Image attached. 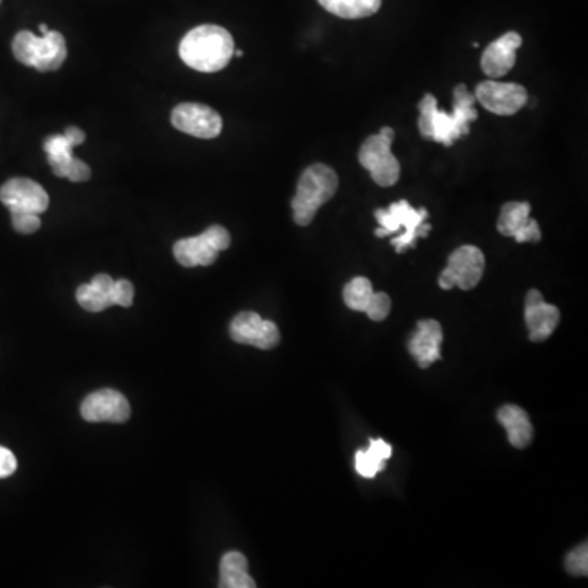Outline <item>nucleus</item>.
I'll return each mask as SVG.
<instances>
[{
  "instance_id": "f257e3e1",
  "label": "nucleus",
  "mask_w": 588,
  "mask_h": 588,
  "mask_svg": "<svg viewBox=\"0 0 588 588\" xmlns=\"http://www.w3.org/2000/svg\"><path fill=\"white\" fill-rule=\"evenodd\" d=\"M476 97L464 84L456 85L453 92V113L438 108L437 98L425 94L419 103V130L422 138L443 146H453L458 139L469 134V126L477 120Z\"/></svg>"
},
{
  "instance_id": "f03ea898",
  "label": "nucleus",
  "mask_w": 588,
  "mask_h": 588,
  "mask_svg": "<svg viewBox=\"0 0 588 588\" xmlns=\"http://www.w3.org/2000/svg\"><path fill=\"white\" fill-rule=\"evenodd\" d=\"M179 53L183 63L195 71L218 72L234 56V40L226 28L201 25L183 36Z\"/></svg>"
},
{
  "instance_id": "7ed1b4c3",
  "label": "nucleus",
  "mask_w": 588,
  "mask_h": 588,
  "mask_svg": "<svg viewBox=\"0 0 588 588\" xmlns=\"http://www.w3.org/2000/svg\"><path fill=\"white\" fill-rule=\"evenodd\" d=\"M339 188V177L332 167L326 164H314L304 170L296 188V195L291 200L294 223L309 226L316 213Z\"/></svg>"
},
{
  "instance_id": "20e7f679",
  "label": "nucleus",
  "mask_w": 588,
  "mask_h": 588,
  "mask_svg": "<svg viewBox=\"0 0 588 588\" xmlns=\"http://www.w3.org/2000/svg\"><path fill=\"white\" fill-rule=\"evenodd\" d=\"M375 218L378 221L379 228L376 229V237L391 236L397 234L391 239L397 254H402L404 250L415 247L417 239L427 237L428 232L432 229L430 224L425 223L428 218V211L425 208H414L409 205L407 200H399L392 203L388 208H379L375 211Z\"/></svg>"
},
{
  "instance_id": "39448f33",
  "label": "nucleus",
  "mask_w": 588,
  "mask_h": 588,
  "mask_svg": "<svg viewBox=\"0 0 588 588\" xmlns=\"http://www.w3.org/2000/svg\"><path fill=\"white\" fill-rule=\"evenodd\" d=\"M12 49L17 61L40 72L58 71L67 58L64 36L51 30L43 36L23 30L15 36Z\"/></svg>"
},
{
  "instance_id": "423d86ee",
  "label": "nucleus",
  "mask_w": 588,
  "mask_h": 588,
  "mask_svg": "<svg viewBox=\"0 0 588 588\" xmlns=\"http://www.w3.org/2000/svg\"><path fill=\"white\" fill-rule=\"evenodd\" d=\"M392 141L394 130L383 128L378 134L366 139L358 152L361 167L370 172L371 179L379 187H392L401 177V164L392 154Z\"/></svg>"
},
{
  "instance_id": "0eeeda50",
  "label": "nucleus",
  "mask_w": 588,
  "mask_h": 588,
  "mask_svg": "<svg viewBox=\"0 0 588 588\" xmlns=\"http://www.w3.org/2000/svg\"><path fill=\"white\" fill-rule=\"evenodd\" d=\"M486 270V259L476 245H463L456 249L448 259V265L438 278L441 290L469 291L479 285Z\"/></svg>"
},
{
  "instance_id": "6e6552de",
  "label": "nucleus",
  "mask_w": 588,
  "mask_h": 588,
  "mask_svg": "<svg viewBox=\"0 0 588 588\" xmlns=\"http://www.w3.org/2000/svg\"><path fill=\"white\" fill-rule=\"evenodd\" d=\"M474 97L487 112L500 116L515 115L528 102V92L523 85L497 82L495 79H489L477 85Z\"/></svg>"
},
{
  "instance_id": "1a4fd4ad",
  "label": "nucleus",
  "mask_w": 588,
  "mask_h": 588,
  "mask_svg": "<svg viewBox=\"0 0 588 588\" xmlns=\"http://www.w3.org/2000/svg\"><path fill=\"white\" fill-rule=\"evenodd\" d=\"M229 334L234 342L272 350L280 343V330L272 321H265L257 312L245 311L232 319Z\"/></svg>"
},
{
  "instance_id": "9d476101",
  "label": "nucleus",
  "mask_w": 588,
  "mask_h": 588,
  "mask_svg": "<svg viewBox=\"0 0 588 588\" xmlns=\"http://www.w3.org/2000/svg\"><path fill=\"white\" fill-rule=\"evenodd\" d=\"M172 125L195 138L213 139L223 130V120L216 110L201 103H182L172 112Z\"/></svg>"
},
{
  "instance_id": "9b49d317",
  "label": "nucleus",
  "mask_w": 588,
  "mask_h": 588,
  "mask_svg": "<svg viewBox=\"0 0 588 588\" xmlns=\"http://www.w3.org/2000/svg\"><path fill=\"white\" fill-rule=\"evenodd\" d=\"M81 415L82 419L92 424H100V422L123 424L130 419V402L115 389H100L85 397L81 406Z\"/></svg>"
},
{
  "instance_id": "f8f14e48",
  "label": "nucleus",
  "mask_w": 588,
  "mask_h": 588,
  "mask_svg": "<svg viewBox=\"0 0 588 588\" xmlns=\"http://www.w3.org/2000/svg\"><path fill=\"white\" fill-rule=\"evenodd\" d=\"M531 205L526 201H508L500 211L497 229L505 237H513L518 244L541 241V229L531 218Z\"/></svg>"
},
{
  "instance_id": "ddd939ff",
  "label": "nucleus",
  "mask_w": 588,
  "mask_h": 588,
  "mask_svg": "<svg viewBox=\"0 0 588 588\" xmlns=\"http://www.w3.org/2000/svg\"><path fill=\"white\" fill-rule=\"evenodd\" d=\"M0 201L10 211L41 214L48 210L49 196L40 183L30 179H12L0 188Z\"/></svg>"
},
{
  "instance_id": "4468645a",
  "label": "nucleus",
  "mask_w": 588,
  "mask_h": 588,
  "mask_svg": "<svg viewBox=\"0 0 588 588\" xmlns=\"http://www.w3.org/2000/svg\"><path fill=\"white\" fill-rule=\"evenodd\" d=\"M561 321V312L553 304L546 303L543 294L530 290L526 294L525 322L530 332V340L544 342L553 335Z\"/></svg>"
},
{
  "instance_id": "2eb2a0df",
  "label": "nucleus",
  "mask_w": 588,
  "mask_h": 588,
  "mask_svg": "<svg viewBox=\"0 0 588 588\" xmlns=\"http://www.w3.org/2000/svg\"><path fill=\"white\" fill-rule=\"evenodd\" d=\"M522 36L517 32H508L492 41L482 53V72L490 79L507 76L517 63V51L522 46Z\"/></svg>"
},
{
  "instance_id": "dca6fc26",
  "label": "nucleus",
  "mask_w": 588,
  "mask_h": 588,
  "mask_svg": "<svg viewBox=\"0 0 588 588\" xmlns=\"http://www.w3.org/2000/svg\"><path fill=\"white\" fill-rule=\"evenodd\" d=\"M443 342V329L438 321L425 319L417 324L415 334L409 342V352L417 360L420 368H428L440 360V347Z\"/></svg>"
},
{
  "instance_id": "f3484780",
  "label": "nucleus",
  "mask_w": 588,
  "mask_h": 588,
  "mask_svg": "<svg viewBox=\"0 0 588 588\" xmlns=\"http://www.w3.org/2000/svg\"><path fill=\"white\" fill-rule=\"evenodd\" d=\"M174 255L182 267H208L218 260L219 250L211 244L205 232L175 242Z\"/></svg>"
},
{
  "instance_id": "a211bd4d",
  "label": "nucleus",
  "mask_w": 588,
  "mask_h": 588,
  "mask_svg": "<svg viewBox=\"0 0 588 588\" xmlns=\"http://www.w3.org/2000/svg\"><path fill=\"white\" fill-rule=\"evenodd\" d=\"M497 419L507 430L508 441L518 450L526 448L533 441V425L522 407L513 406V404L500 407Z\"/></svg>"
},
{
  "instance_id": "6ab92c4d",
  "label": "nucleus",
  "mask_w": 588,
  "mask_h": 588,
  "mask_svg": "<svg viewBox=\"0 0 588 588\" xmlns=\"http://www.w3.org/2000/svg\"><path fill=\"white\" fill-rule=\"evenodd\" d=\"M219 587L254 588L255 582L249 575V562L244 554L231 551L224 554L219 566Z\"/></svg>"
},
{
  "instance_id": "aec40b11",
  "label": "nucleus",
  "mask_w": 588,
  "mask_h": 588,
  "mask_svg": "<svg viewBox=\"0 0 588 588\" xmlns=\"http://www.w3.org/2000/svg\"><path fill=\"white\" fill-rule=\"evenodd\" d=\"M392 446L384 440H371L368 450H360L355 456V468L360 476L373 479L384 471V461L391 458Z\"/></svg>"
},
{
  "instance_id": "412c9836",
  "label": "nucleus",
  "mask_w": 588,
  "mask_h": 588,
  "mask_svg": "<svg viewBox=\"0 0 588 588\" xmlns=\"http://www.w3.org/2000/svg\"><path fill=\"white\" fill-rule=\"evenodd\" d=\"M329 14L335 17L348 18H366L375 15L383 0H317Z\"/></svg>"
},
{
  "instance_id": "4be33fe9",
  "label": "nucleus",
  "mask_w": 588,
  "mask_h": 588,
  "mask_svg": "<svg viewBox=\"0 0 588 588\" xmlns=\"http://www.w3.org/2000/svg\"><path fill=\"white\" fill-rule=\"evenodd\" d=\"M74 147L76 146L67 139L66 134H53V136L46 138L43 149L48 156V164L51 165L54 175L66 179L67 169L74 159L72 157Z\"/></svg>"
},
{
  "instance_id": "5701e85b",
  "label": "nucleus",
  "mask_w": 588,
  "mask_h": 588,
  "mask_svg": "<svg viewBox=\"0 0 588 588\" xmlns=\"http://www.w3.org/2000/svg\"><path fill=\"white\" fill-rule=\"evenodd\" d=\"M373 296H375L373 285L365 277L353 278L343 288V301L347 304V308L352 309V311L366 312Z\"/></svg>"
},
{
  "instance_id": "b1692460",
  "label": "nucleus",
  "mask_w": 588,
  "mask_h": 588,
  "mask_svg": "<svg viewBox=\"0 0 588 588\" xmlns=\"http://www.w3.org/2000/svg\"><path fill=\"white\" fill-rule=\"evenodd\" d=\"M76 298L81 308L89 312H102L113 306L110 293L94 285L92 281L77 288Z\"/></svg>"
},
{
  "instance_id": "393cba45",
  "label": "nucleus",
  "mask_w": 588,
  "mask_h": 588,
  "mask_svg": "<svg viewBox=\"0 0 588 588\" xmlns=\"http://www.w3.org/2000/svg\"><path fill=\"white\" fill-rule=\"evenodd\" d=\"M566 571L575 577H587L588 574V546L580 544L574 551L567 554Z\"/></svg>"
},
{
  "instance_id": "a878e982",
  "label": "nucleus",
  "mask_w": 588,
  "mask_h": 588,
  "mask_svg": "<svg viewBox=\"0 0 588 588\" xmlns=\"http://www.w3.org/2000/svg\"><path fill=\"white\" fill-rule=\"evenodd\" d=\"M14 229L20 234H33L41 226L40 214L28 213V211H10Z\"/></svg>"
},
{
  "instance_id": "bb28decb",
  "label": "nucleus",
  "mask_w": 588,
  "mask_h": 588,
  "mask_svg": "<svg viewBox=\"0 0 588 588\" xmlns=\"http://www.w3.org/2000/svg\"><path fill=\"white\" fill-rule=\"evenodd\" d=\"M391 312V298L386 293H376L371 299L370 306L366 309V316L370 317L371 321H384Z\"/></svg>"
},
{
  "instance_id": "cd10ccee",
  "label": "nucleus",
  "mask_w": 588,
  "mask_h": 588,
  "mask_svg": "<svg viewBox=\"0 0 588 588\" xmlns=\"http://www.w3.org/2000/svg\"><path fill=\"white\" fill-rule=\"evenodd\" d=\"M134 299V286L128 280H116L113 285L112 303L113 306L130 308Z\"/></svg>"
},
{
  "instance_id": "c85d7f7f",
  "label": "nucleus",
  "mask_w": 588,
  "mask_h": 588,
  "mask_svg": "<svg viewBox=\"0 0 588 588\" xmlns=\"http://www.w3.org/2000/svg\"><path fill=\"white\" fill-rule=\"evenodd\" d=\"M205 234L219 252L229 249L231 234H229L228 229H224L223 226H211V228L206 229Z\"/></svg>"
},
{
  "instance_id": "c756f323",
  "label": "nucleus",
  "mask_w": 588,
  "mask_h": 588,
  "mask_svg": "<svg viewBox=\"0 0 588 588\" xmlns=\"http://www.w3.org/2000/svg\"><path fill=\"white\" fill-rule=\"evenodd\" d=\"M90 177H92V170H90L89 165L74 157L69 169H67L66 179L71 180V182H87Z\"/></svg>"
},
{
  "instance_id": "7c9ffc66",
  "label": "nucleus",
  "mask_w": 588,
  "mask_h": 588,
  "mask_svg": "<svg viewBox=\"0 0 588 588\" xmlns=\"http://www.w3.org/2000/svg\"><path fill=\"white\" fill-rule=\"evenodd\" d=\"M17 471V458L12 451L0 446V479L12 476Z\"/></svg>"
},
{
  "instance_id": "2f4dec72",
  "label": "nucleus",
  "mask_w": 588,
  "mask_h": 588,
  "mask_svg": "<svg viewBox=\"0 0 588 588\" xmlns=\"http://www.w3.org/2000/svg\"><path fill=\"white\" fill-rule=\"evenodd\" d=\"M64 134H66L67 139H69L74 146H79V144H82L85 141L84 131H82L81 128H77V126H69V128H66V131H64Z\"/></svg>"
},
{
  "instance_id": "473e14b6",
  "label": "nucleus",
  "mask_w": 588,
  "mask_h": 588,
  "mask_svg": "<svg viewBox=\"0 0 588 588\" xmlns=\"http://www.w3.org/2000/svg\"><path fill=\"white\" fill-rule=\"evenodd\" d=\"M40 32L43 33V35H46V33L49 32V28L46 27V25H43V23H41V25H40Z\"/></svg>"
},
{
  "instance_id": "72a5a7b5",
  "label": "nucleus",
  "mask_w": 588,
  "mask_h": 588,
  "mask_svg": "<svg viewBox=\"0 0 588 588\" xmlns=\"http://www.w3.org/2000/svg\"><path fill=\"white\" fill-rule=\"evenodd\" d=\"M234 54H236L237 58H242V56H244V51L239 49V51H234Z\"/></svg>"
}]
</instances>
